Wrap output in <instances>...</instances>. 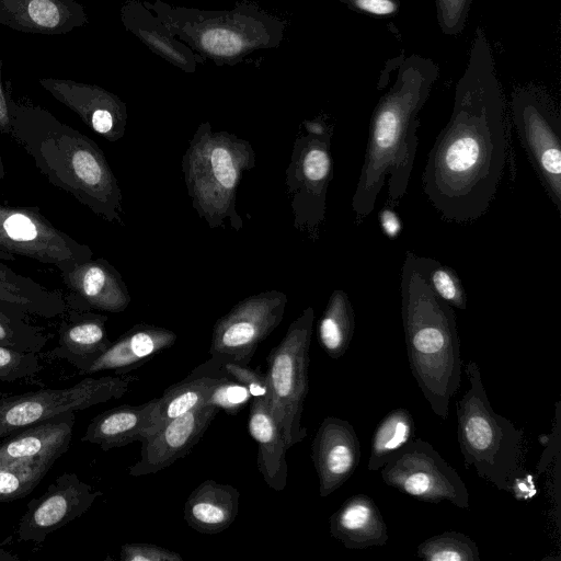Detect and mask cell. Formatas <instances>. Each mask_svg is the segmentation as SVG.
I'll return each instance as SVG.
<instances>
[{
  "instance_id": "cell-1",
  "label": "cell",
  "mask_w": 561,
  "mask_h": 561,
  "mask_svg": "<svg viewBox=\"0 0 561 561\" xmlns=\"http://www.w3.org/2000/svg\"><path fill=\"white\" fill-rule=\"evenodd\" d=\"M506 150L504 95L491 45L478 27L450 118L428 153L423 192L445 219H478L497 191Z\"/></svg>"
},
{
  "instance_id": "cell-2",
  "label": "cell",
  "mask_w": 561,
  "mask_h": 561,
  "mask_svg": "<svg viewBox=\"0 0 561 561\" xmlns=\"http://www.w3.org/2000/svg\"><path fill=\"white\" fill-rule=\"evenodd\" d=\"M10 137L47 181L94 215L124 226L123 194L100 146L48 110L9 93Z\"/></svg>"
},
{
  "instance_id": "cell-3",
  "label": "cell",
  "mask_w": 561,
  "mask_h": 561,
  "mask_svg": "<svg viewBox=\"0 0 561 561\" xmlns=\"http://www.w3.org/2000/svg\"><path fill=\"white\" fill-rule=\"evenodd\" d=\"M438 72L432 59L411 55L400 64L394 83L377 103L351 204L358 217L374 210L386 180L390 203L405 194L416 154L417 115Z\"/></svg>"
},
{
  "instance_id": "cell-4",
  "label": "cell",
  "mask_w": 561,
  "mask_h": 561,
  "mask_svg": "<svg viewBox=\"0 0 561 561\" xmlns=\"http://www.w3.org/2000/svg\"><path fill=\"white\" fill-rule=\"evenodd\" d=\"M401 316L412 375L433 413L445 421L461 381L456 314L427 286L411 251L401 272Z\"/></svg>"
},
{
  "instance_id": "cell-5",
  "label": "cell",
  "mask_w": 561,
  "mask_h": 561,
  "mask_svg": "<svg viewBox=\"0 0 561 561\" xmlns=\"http://www.w3.org/2000/svg\"><path fill=\"white\" fill-rule=\"evenodd\" d=\"M142 2L178 39L216 66H234L255 50L278 47L287 26L284 19L248 0L229 10Z\"/></svg>"
},
{
  "instance_id": "cell-6",
  "label": "cell",
  "mask_w": 561,
  "mask_h": 561,
  "mask_svg": "<svg viewBox=\"0 0 561 561\" xmlns=\"http://www.w3.org/2000/svg\"><path fill=\"white\" fill-rule=\"evenodd\" d=\"M254 167L250 141L225 130L214 131L208 122L198 125L181 168L192 207L209 228H222L228 219L236 232L242 229L237 188L243 173Z\"/></svg>"
},
{
  "instance_id": "cell-7",
  "label": "cell",
  "mask_w": 561,
  "mask_h": 561,
  "mask_svg": "<svg viewBox=\"0 0 561 561\" xmlns=\"http://www.w3.org/2000/svg\"><path fill=\"white\" fill-rule=\"evenodd\" d=\"M465 371L470 386L456 403L457 440L465 466L497 490L508 492L512 478L519 471L523 432L493 410L473 359L468 360Z\"/></svg>"
},
{
  "instance_id": "cell-8",
  "label": "cell",
  "mask_w": 561,
  "mask_h": 561,
  "mask_svg": "<svg viewBox=\"0 0 561 561\" xmlns=\"http://www.w3.org/2000/svg\"><path fill=\"white\" fill-rule=\"evenodd\" d=\"M313 320V308L304 309L266 357L268 404L288 449L307 437L301 420L309 389Z\"/></svg>"
},
{
  "instance_id": "cell-9",
  "label": "cell",
  "mask_w": 561,
  "mask_h": 561,
  "mask_svg": "<svg viewBox=\"0 0 561 561\" xmlns=\"http://www.w3.org/2000/svg\"><path fill=\"white\" fill-rule=\"evenodd\" d=\"M306 134L296 138L285 170L294 227L317 240L325 217L332 180L331 130L320 121L304 122Z\"/></svg>"
},
{
  "instance_id": "cell-10",
  "label": "cell",
  "mask_w": 561,
  "mask_h": 561,
  "mask_svg": "<svg viewBox=\"0 0 561 561\" xmlns=\"http://www.w3.org/2000/svg\"><path fill=\"white\" fill-rule=\"evenodd\" d=\"M137 376H87L60 389H41L0 398V438L66 411H81L124 397Z\"/></svg>"
},
{
  "instance_id": "cell-11",
  "label": "cell",
  "mask_w": 561,
  "mask_h": 561,
  "mask_svg": "<svg viewBox=\"0 0 561 561\" xmlns=\"http://www.w3.org/2000/svg\"><path fill=\"white\" fill-rule=\"evenodd\" d=\"M511 108L520 142L550 199L561 213L560 112L538 87L516 90Z\"/></svg>"
},
{
  "instance_id": "cell-12",
  "label": "cell",
  "mask_w": 561,
  "mask_h": 561,
  "mask_svg": "<svg viewBox=\"0 0 561 561\" xmlns=\"http://www.w3.org/2000/svg\"><path fill=\"white\" fill-rule=\"evenodd\" d=\"M0 254L51 265L59 272L93 257L84 243L58 229L37 206L0 203Z\"/></svg>"
},
{
  "instance_id": "cell-13",
  "label": "cell",
  "mask_w": 561,
  "mask_h": 561,
  "mask_svg": "<svg viewBox=\"0 0 561 561\" xmlns=\"http://www.w3.org/2000/svg\"><path fill=\"white\" fill-rule=\"evenodd\" d=\"M385 484L419 501H447L469 510L468 489L456 471L426 440L413 438L381 468Z\"/></svg>"
},
{
  "instance_id": "cell-14",
  "label": "cell",
  "mask_w": 561,
  "mask_h": 561,
  "mask_svg": "<svg viewBox=\"0 0 561 561\" xmlns=\"http://www.w3.org/2000/svg\"><path fill=\"white\" fill-rule=\"evenodd\" d=\"M287 302V295L279 290L256 293L239 301L214 324L210 359L249 365L259 345L282 322Z\"/></svg>"
},
{
  "instance_id": "cell-15",
  "label": "cell",
  "mask_w": 561,
  "mask_h": 561,
  "mask_svg": "<svg viewBox=\"0 0 561 561\" xmlns=\"http://www.w3.org/2000/svg\"><path fill=\"white\" fill-rule=\"evenodd\" d=\"M103 495L73 472H64L44 494L26 504L18 525L21 541L42 543L51 533L82 516Z\"/></svg>"
},
{
  "instance_id": "cell-16",
  "label": "cell",
  "mask_w": 561,
  "mask_h": 561,
  "mask_svg": "<svg viewBox=\"0 0 561 561\" xmlns=\"http://www.w3.org/2000/svg\"><path fill=\"white\" fill-rule=\"evenodd\" d=\"M38 83L106 140L115 142L124 137L128 121L127 105L116 94L100 85L71 79L39 78Z\"/></svg>"
},
{
  "instance_id": "cell-17",
  "label": "cell",
  "mask_w": 561,
  "mask_h": 561,
  "mask_svg": "<svg viewBox=\"0 0 561 561\" xmlns=\"http://www.w3.org/2000/svg\"><path fill=\"white\" fill-rule=\"evenodd\" d=\"M218 411L217 407L204 404L162 424L140 442V459L128 468V474L157 473L186 456L201 440Z\"/></svg>"
},
{
  "instance_id": "cell-18",
  "label": "cell",
  "mask_w": 561,
  "mask_h": 561,
  "mask_svg": "<svg viewBox=\"0 0 561 561\" xmlns=\"http://www.w3.org/2000/svg\"><path fill=\"white\" fill-rule=\"evenodd\" d=\"M68 309L118 313L131 301L122 274L106 259H90L60 272Z\"/></svg>"
},
{
  "instance_id": "cell-19",
  "label": "cell",
  "mask_w": 561,
  "mask_h": 561,
  "mask_svg": "<svg viewBox=\"0 0 561 561\" xmlns=\"http://www.w3.org/2000/svg\"><path fill=\"white\" fill-rule=\"evenodd\" d=\"M360 457V443L353 425L340 417H325L311 443L320 496L327 497L343 485L356 470Z\"/></svg>"
},
{
  "instance_id": "cell-20",
  "label": "cell",
  "mask_w": 561,
  "mask_h": 561,
  "mask_svg": "<svg viewBox=\"0 0 561 561\" xmlns=\"http://www.w3.org/2000/svg\"><path fill=\"white\" fill-rule=\"evenodd\" d=\"M88 23L75 0H0V24L22 33L65 35Z\"/></svg>"
},
{
  "instance_id": "cell-21",
  "label": "cell",
  "mask_w": 561,
  "mask_h": 561,
  "mask_svg": "<svg viewBox=\"0 0 561 561\" xmlns=\"http://www.w3.org/2000/svg\"><path fill=\"white\" fill-rule=\"evenodd\" d=\"M160 426L158 398H154L138 405L123 404L101 412L91 420L81 442L107 451L141 442Z\"/></svg>"
},
{
  "instance_id": "cell-22",
  "label": "cell",
  "mask_w": 561,
  "mask_h": 561,
  "mask_svg": "<svg viewBox=\"0 0 561 561\" xmlns=\"http://www.w3.org/2000/svg\"><path fill=\"white\" fill-rule=\"evenodd\" d=\"M75 421V412L66 411L4 437L0 444V462L55 463L70 447Z\"/></svg>"
},
{
  "instance_id": "cell-23",
  "label": "cell",
  "mask_w": 561,
  "mask_h": 561,
  "mask_svg": "<svg viewBox=\"0 0 561 561\" xmlns=\"http://www.w3.org/2000/svg\"><path fill=\"white\" fill-rule=\"evenodd\" d=\"M106 321L105 314L67 308L50 356L70 363L82 375L112 344Z\"/></svg>"
},
{
  "instance_id": "cell-24",
  "label": "cell",
  "mask_w": 561,
  "mask_h": 561,
  "mask_svg": "<svg viewBox=\"0 0 561 561\" xmlns=\"http://www.w3.org/2000/svg\"><path fill=\"white\" fill-rule=\"evenodd\" d=\"M178 336L167 328L138 323L123 333L82 374L90 376L101 371L125 375L139 368L157 354L171 347Z\"/></svg>"
},
{
  "instance_id": "cell-25",
  "label": "cell",
  "mask_w": 561,
  "mask_h": 561,
  "mask_svg": "<svg viewBox=\"0 0 561 561\" xmlns=\"http://www.w3.org/2000/svg\"><path fill=\"white\" fill-rule=\"evenodd\" d=\"M124 28L137 37L153 54L172 66L193 73L204 59L178 39L142 1L126 0L119 9Z\"/></svg>"
},
{
  "instance_id": "cell-26",
  "label": "cell",
  "mask_w": 561,
  "mask_h": 561,
  "mask_svg": "<svg viewBox=\"0 0 561 561\" xmlns=\"http://www.w3.org/2000/svg\"><path fill=\"white\" fill-rule=\"evenodd\" d=\"M330 535L348 549L380 547L388 542L383 516L366 494L348 497L329 519Z\"/></svg>"
},
{
  "instance_id": "cell-27",
  "label": "cell",
  "mask_w": 561,
  "mask_h": 561,
  "mask_svg": "<svg viewBox=\"0 0 561 561\" xmlns=\"http://www.w3.org/2000/svg\"><path fill=\"white\" fill-rule=\"evenodd\" d=\"M248 430L257 444V469L264 482L274 491H283L287 484L288 448L271 412L268 397L252 398Z\"/></svg>"
},
{
  "instance_id": "cell-28",
  "label": "cell",
  "mask_w": 561,
  "mask_h": 561,
  "mask_svg": "<svg viewBox=\"0 0 561 561\" xmlns=\"http://www.w3.org/2000/svg\"><path fill=\"white\" fill-rule=\"evenodd\" d=\"M240 492L230 484L204 480L188 495L184 504V519L194 530L215 535L236 520Z\"/></svg>"
},
{
  "instance_id": "cell-29",
  "label": "cell",
  "mask_w": 561,
  "mask_h": 561,
  "mask_svg": "<svg viewBox=\"0 0 561 561\" xmlns=\"http://www.w3.org/2000/svg\"><path fill=\"white\" fill-rule=\"evenodd\" d=\"M0 308L21 316L53 319L67 310L65 296L57 289L20 274L0 261Z\"/></svg>"
},
{
  "instance_id": "cell-30",
  "label": "cell",
  "mask_w": 561,
  "mask_h": 561,
  "mask_svg": "<svg viewBox=\"0 0 561 561\" xmlns=\"http://www.w3.org/2000/svg\"><path fill=\"white\" fill-rule=\"evenodd\" d=\"M226 377L220 365L208 359L195 367L183 380L171 385L158 398L160 424L206 404L213 389Z\"/></svg>"
},
{
  "instance_id": "cell-31",
  "label": "cell",
  "mask_w": 561,
  "mask_h": 561,
  "mask_svg": "<svg viewBox=\"0 0 561 561\" xmlns=\"http://www.w3.org/2000/svg\"><path fill=\"white\" fill-rule=\"evenodd\" d=\"M355 330V314L347 294L335 289L318 323V341L332 359L341 358L350 347Z\"/></svg>"
},
{
  "instance_id": "cell-32",
  "label": "cell",
  "mask_w": 561,
  "mask_h": 561,
  "mask_svg": "<svg viewBox=\"0 0 561 561\" xmlns=\"http://www.w3.org/2000/svg\"><path fill=\"white\" fill-rule=\"evenodd\" d=\"M415 437V422L408 409L391 410L376 426L370 444L367 468L377 471Z\"/></svg>"
},
{
  "instance_id": "cell-33",
  "label": "cell",
  "mask_w": 561,
  "mask_h": 561,
  "mask_svg": "<svg viewBox=\"0 0 561 561\" xmlns=\"http://www.w3.org/2000/svg\"><path fill=\"white\" fill-rule=\"evenodd\" d=\"M54 463L48 461L0 462V502H12L28 495Z\"/></svg>"
},
{
  "instance_id": "cell-34",
  "label": "cell",
  "mask_w": 561,
  "mask_h": 561,
  "mask_svg": "<svg viewBox=\"0 0 561 561\" xmlns=\"http://www.w3.org/2000/svg\"><path fill=\"white\" fill-rule=\"evenodd\" d=\"M415 267L432 291L453 308L466 310L467 297L460 278L449 266L435 259L413 253Z\"/></svg>"
},
{
  "instance_id": "cell-35",
  "label": "cell",
  "mask_w": 561,
  "mask_h": 561,
  "mask_svg": "<svg viewBox=\"0 0 561 561\" xmlns=\"http://www.w3.org/2000/svg\"><path fill=\"white\" fill-rule=\"evenodd\" d=\"M416 556L427 561H480L477 543L466 534L445 531L422 541Z\"/></svg>"
},
{
  "instance_id": "cell-36",
  "label": "cell",
  "mask_w": 561,
  "mask_h": 561,
  "mask_svg": "<svg viewBox=\"0 0 561 561\" xmlns=\"http://www.w3.org/2000/svg\"><path fill=\"white\" fill-rule=\"evenodd\" d=\"M47 343L43 330L24 316L0 308V346L21 352H41Z\"/></svg>"
},
{
  "instance_id": "cell-37",
  "label": "cell",
  "mask_w": 561,
  "mask_h": 561,
  "mask_svg": "<svg viewBox=\"0 0 561 561\" xmlns=\"http://www.w3.org/2000/svg\"><path fill=\"white\" fill-rule=\"evenodd\" d=\"M41 369L37 353L0 346V381L27 378Z\"/></svg>"
},
{
  "instance_id": "cell-38",
  "label": "cell",
  "mask_w": 561,
  "mask_h": 561,
  "mask_svg": "<svg viewBox=\"0 0 561 561\" xmlns=\"http://www.w3.org/2000/svg\"><path fill=\"white\" fill-rule=\"evenodd\" d=\"M251 400L252 396L248 388L226 375L213 389L206 404L234 415Z\"/></svg>"
},
{
  "instance_id": "cell-39",
  "label": "cell",
  "mask_w": 561,
  "mask_h": 561,
  "mask_svg": "<svg viewBox=\"0 0 561 561\" xmlns=\"http://www.w3.org/2000/svg\"><path fill=\"white\" fill-rule=\"evenodd\" d=\"M472 0H436L437 21L445 35H459L468 18Z\"/></svg>"
},
{
  "instance_id": "cell-40",
  "label": "cell",
  "mask_w": 561,
  "mask_h": 561,
  "mask_svg": "<svg viewBox=\"0 0 561 561\" xmlns=\"http://www.w3.org/2000/svg\"><path fill=\"white\" fill-rule=\"evenodd\" d=\"M220 369L248 388L252 398L268 397L266 376L257 369L238 363H222Z\"/></svg>"
},
{
  "instance_id": "cell-41",
  "label": "cell",
  "mask_w": 561,
  "mask_h": 561,
  "mask_svg": "<svg viewBox=\"0 0 561 561\" xmlns=\"http://www.w3.org/2000/svg\"><path fill=\"white\" fill-rule=\"evenodd\" d=\"M119 558L122 561H183V558L178 552L146 542L123 545Z\"/></svg>"
},
{
  "instance_id": "cell-42",
  "label": "cell",
  "mask_w": 561,
  "mask_h": 561,
  "mask_svg": "<svg viewBox=\"0 0 561 561\" xmlns=\"http://www.w3.org/2000/svg\"><path fill=\"white\" fill-rule=\"evenodd\" d=\"M351 10L375 16H388L397 13L400 8L399 0H336Z\"/></svg>"
},
{
  "instance_id": "cell-43",
  "label": "cell",
  "mask_w": 561,
  "mask_h": 561,
  "mask_svg": "<svg viewBox=\"0 0 561 561\" xmlns=\"http://www.w3.org/2000/svg\"><path fill=\"white\" fill-rule=\"evenodd\" d=\"M536 491L534 477L529 473L522 474L519 471L512 478L508 486V492L519 501L531 499Z\"/></svg>"
},
{
  "instance_id": "cell-44",
  "label": "cell",
  "mask_w": 561,
  "mask_h": 561,
  "mask_svg": "<svg viewBox=\"0 0 561 561\" xmlns=\"http://www.w3.org/2000/svg\"><path fill=\"white\" fill-rule=\"evenodd\" d=\"M2 66L3 61L0 59V134L9 136L11 135V116L9 111V92L5 91L2 84Z\"/></svg>"
},
{
  "instance_id": "cell-45",
  "label": "cell",
  "mask_w": 561,
  "mask_h": 561,
  "mask_svg": "<svg viewBox=\"0 0 561 561\" xmlns=\"http://www.w3.org/2000/svg\"><path fill=\"white\" fill-rule=\"evenodd\" d=\"M379 219L383 233L389 238H396L400 233L401 222L394 211L383 208L379 213Z\"/></svg>"
},
{
  "instance_id": "cell-46",
  "label": "cell",
  "mask_w": 561,
  "mask_h": 561,
  "mask_svg": "<svg viewBox=\"0 0 561 561\" xmlns=\"http://www.w3.org/2000/svg\"><path fill=\"white\" fill-rule=\"evenodd\" d=\"M543 439L539 438V440L542 443L546 444V446L548 447L547 450L550 453V446H551V438H550V435H541ZM551 454L549 456H542L541 460L539 461L538 463V474H540V472L545 471L547 466L549 465V462L551 461Z\"/></svg>"
},
{
  "instance_id": "cell-47",
  "label": "cell",
  "mask_w": 561,
  "mask_h": 561,
  "mask_svg": "<svg viewBox=\"0 0 561 561\" xmlns=\"http://www.w3.org/2000/svg\"><path fill=\"white\" fill-rule=\"evenodd\" d=\"M20 558L10 551L0 550V561H19Z\"/></svg>"
},
{
  "instance_id": "cell-48",
  "label": "cell",
  "mask_w": 561,
  "mask_h": 561,
  "mask_svg": "<svg viewBox=\"0 0 561 561\" xmlns=\"http://www.w3.org/2000/svg\"><path fill=\"white\" fill-rule=\"evenodd\" d=\"M4 176H5V170H4L3 159H2V156L0 152V182L4 179Z\"/></svg>"
}]
</instances>
